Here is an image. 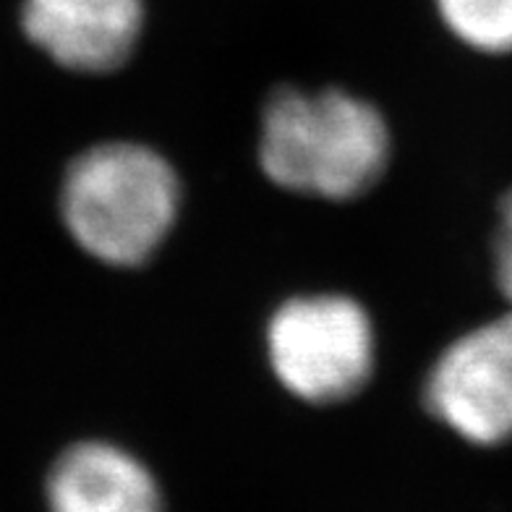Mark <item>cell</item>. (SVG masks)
I'll use <instances>...</instances> for the list:
<instances>
[{"label":"cell","mask_w":512,"mask_h":512,"mask_svg":"<svg viewBox=\"0 0 512 512\" xmlns=\"http://www.w3.org/2000/svg\"><path fill=\"white\" fill-rule=\"evenodd\" d=\"M390 155L384 118L353 95L283 89L264 110L259 160L283 189L353 199L379 181Z\"/></svg>","instance_id":"1"},{"label":"cell","mask_w":512,"mask_h":512,"mask_svg":"<svg viewBox=\"0 0 512 512\" xmlns=\"http://www.w3.org/2000/svg\"><path fill=\"white\" fill-rule=\"evenodd\" d=\"M142 16V0H24L21 8L29 40L81 74H108L126 63Z\"/></svg>","instance_id":"5"},{"label":"cell","mask_w":512,"mask_h":512,"mask_svg":"<svg viewBox=\"0 0 512 512\" xmlns=\"http://www.w3.org/2000/svg\"><path fill=\"white\" fill-rule=\"evenodd\" d=\"M178 178L155 149L110 142L68 165L61 215L81 249L115 267H136L176 223Z\"/></svg>","instance_id":"2"},{"label":"cell","mask_w":512,"mask_h":512,"mask_svg":"<svg viewBox=\"0 0 512 512\" xmlns=\"http://www.w3.org/2000/svg\"><path fill=\"white\" fill-rule=\"evenodd\" d=\"M426 405L473 445L512 439V311L442 353L426 382Z\"/></svg>","instance_id":"4"},{"label":"cell","mask_w":512,"mask_h":512,"mask_svg":"<svg viewBox=\"0 0 512 512\" xmlns=\"http://www.w3.org/2000/svg\"><path fill=\"white\" fill-rule=\"evenodd\" d=\"M267 351L277 379L309 403H340L366 384L374 335L366 311L345 296L293 298L275 311Z\"/></svg>","instance_id":"3"},{"label":"cell","mask_w":512,"mask_h":512,"mask_svg":"<svg viewBox=\"0 0 512 512\" xmlns=\"http://www.w3.org/2000/svg\"><path fill=\"white\" fill-rule=\"evenodd\" d=\"M50 512H165L155 476L108 442H79L48 476Z\"/></svg>","instance_id":"6"},{"label":"cell","mask_w":512,"mask_h":512,"mask_svg":"<svg viewBox=\"0 0 512 512\" xmlns=\"http://www.w3.org/2000/svg\"><path fill=\"white\" fill-rule=\"evenodd\" d=\"M494 277L502 296L512 304V189L499 202L497 233H494Z\"/></svg>","instance_id":"8"},{"label":"cell","mask_w":512,"mask_h":512,"mask_svg":"<svg viewBox=\"0 0 512 512\" xmlns=\"http://www.w3.org/2000/svg\"><path fill=\"white\" fill-rule=\"evenodd\" d=\"M450 32L481 53H512V0H437Z\"/></svg>","instance_id":"7"}]
</instances>
